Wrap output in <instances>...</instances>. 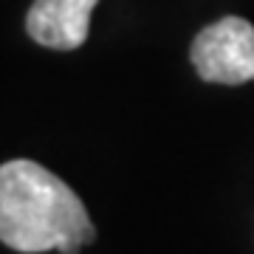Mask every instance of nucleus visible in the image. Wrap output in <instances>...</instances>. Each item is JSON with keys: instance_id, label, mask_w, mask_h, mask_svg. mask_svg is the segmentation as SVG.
Here are the masks:
<instances>
[{"instance_id": "f257e3e1", "label": "nucleus", "mask_w": 254, "mask_h": 254, "mask_svg": "<svg viewBox=\"0 0 254 254\" xmlns=\"http://www.w3.org/2000/svg\"><path fill=\"white\" fill-rule=\"evenodd\" d=\"M93 240L88 209L63 178L28 158L0 164V243L23 254H79Z\"/></svg>"}, {"instance_id": "f03ea898", "label": "nucleus", "mask_w": 254, "mask_h": 254, "mask_svg": "<svg viewBox=\"0 0 254 254\" xmlns=\"http://www.w3.org/2000/svg\"><path fill=\"white\" fill-rule=\"evenodd\" d=\"M192 65L200 79L243 85L254 79V26L243 17H223L192 40Z\"/></svg>"}, {"instance_id": "7ed1b4c3", "label": "nucleus", "mask_w": 254, "mask_h": 254, "mask_svg": "<svg viewBox=\"0 0 254 254\" xmlns=\"http://www.w3.org/2000/svg\"><path fill=\"white\" fill-rule=\"evenodd\" d=\"M96 3L99 0H34L26 14L28 37L57 51L79 48L88 40Z\"/></svg>"}]
</instances>
